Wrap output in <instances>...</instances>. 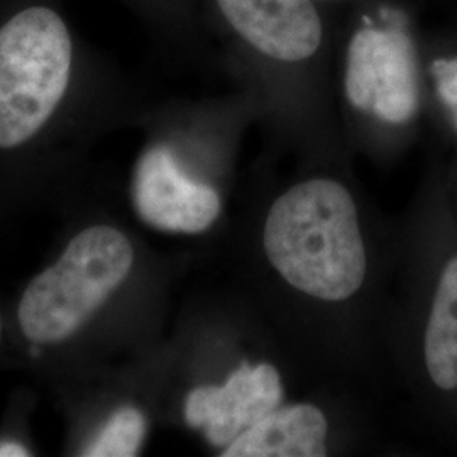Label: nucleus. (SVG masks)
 I'll list each match as a JSON object with an SVG mask.
<instances>
[{
    "mask_svg": "<svg viewBox=\"0 0 457 457\" xmlns=\"http://www.w3.org/2000/svg\"><path fill=\"white\" fill-rule=\"evenodd\" d=\"M328 420L312 403L279 405L260 422L247 427L224 457H322L327 454Z\"/></svg>",
    "mask_w": 457,
    "mask_h": 457,
    "instance_id": "obj_9",
    "label": "nucleus"
},
{
    "mask_svg": "<svg viewBox=\"0 0 457 457\" xmlns=\"http://www.w3.org/2000/svg\"><path fill=\"white\" fill-rule=\"evenodd\" d=\"M283 381L268 362H243L222 385L196 386L185 398L187 424L202 428L213 447L224 449L247 427L283 402Z\"/></svg>",
    "mask_w": 457,
    "mask_h": 457,
    "instance_id": "obj_7",
    "label": "nucleus"
},
{
    "mask_svg": "<svg viewBox=\"0 0 457 457\" xmlns=\"http://www.w3.org/2000/svg\"><path fill=\"white\" fill-rule=\"evenodd\" d=\"M2 334H4V322H2V315H0V343H2Z\"/></svg>",
    "mask_w": 457,
    "mask_h": 457,
    "instance_id": "obj_13",
    "label": "nucleus"
},
{
    "mask_svg": "<svg viewBox=\"0 0 457 457\" xmlns=\"http://www.w3.org/2000/svg\"><path fill=\"white\" fill-rule=\"evenodd\" d=\"M454 215H456V220H457V190H456V207H454Z\"/></svg>",
    "mask_w": 457,
    "mask_h": 457,
    "instance_id": "obj_14",
    "label": "nucleus"
},
{
    "mask_svg": "<svg viewBox=\"0 0 457 457\" xmlns=\"http://www.w3.org/2000/svg\"><path fill=\"white\" fill-rule=\"evenodd\" d=\"M98 71L65 0H0V154L41 145Z\"/></svg>",
    "mask_w": 457,
    "mask_h": 457,
    "instance_id": "obj_1",
    "label": "nucleus"
},
{
    "mask_svg": "<svg viewBox=\"0 0 457 457\" xmlns=\"http://www.w3.org/2000/svg\"><path fill=\"white\" fill-rule=\"evenodd\" d=\"M232 29L279 62H302L322 43V21L312 0H215Z\"/></svg>",
    "mask_w": 457,
    "mask_h": 457,
    "instance_id": "obj_8",
    "label": "nucleus"
},
{
    "mask_svg": "<svg viewBox=\"0 0 457 457\" xmlns=\"http://www.w3.org/2000/svg\"><path fill=\"white\" fill-rule=\"evenodd\" d=\"M428 71L436 88V96L449 114L451 124L457 132V56L434 60Z\"/></svg>",
    "mask_w": 457,
    "mask_h": 457,
    "instance_id": "obj_11",
    "label": "nucleus"
},
{
    "mask_svg": "<svg viewBox=\"0 0 457 457\" xmlns=\"http://www.w3.org/2000/svg\"><path fill=\"white\" fill-rule=\"evenodd\" d=\"M453 217V213H451ZM449 217V220H451ZM434 249L419 307L417 373L420 388L449 427L457 428V220Z\"/></svg>",
    "mask_w": 457,
    "mask_h": 457,
    "instance_id": "obj_4",
    "label": "nucleus"
},
{
    "mask_svg": "<svg viewBox=\"0 0 457 457\" xmlns=\"http://www.w3.org/2000/svg\"><path fill=\"white\" fill-rule=\"evenodd\" d=\"M146 415L132 405L115 410L100 428L82 456L132 457L136 456L146 439Z\"/></svg>",
    "mask_w": 457,
    "mask_h": 457,
    "instance_id": "obj_10",
    "label": "nucleus"
},
{
    "mask_svg": "<svg viewBox=\"0 0 457 457\" xmlns=\"http://www.w3.org/2000/svg\"><path fill=\"white\" fill-rule=\"evenodd\" d=\"M31 456L28 447L14 441L0 442V457H24Z\"/></svg>",
    "mask_w": 457,
    "mask_h": 457,
    "instance_id": "obj_12",
    "label": "nucleus"
},
{
    "mask_svg": "<svg viewBox=\"0 0 457 457\" xmlns=\"http://www.w3.org/2000/svg\"><path fill=\"white\" fill-rule=\"evenodd\" d=\"M134 258L131 239L120 228L97 224L77 232L21 296L17 322L22 336L36 345L73 337L124 285Z\"/></svg>",
    "mask_w": 457,
    "mask_h": 457,
    "instance_id": "obj_3",
    "label": "nucleus"
},
{
    "mask_svg": "<svg viewBox=\"0 0 457 457\" xmlns=\"http://www.w3.org/2000/svg\"><path fill=\"white\" fill-rule=\"evenodd\" d=\"M132 200L147 226L173 234L205 232L222 212L219 192L192 179L166 143H154L139 156L132 177Z\"/></svg>",
    "mask_w": 457,
    "mask_h": 457,
    "instance_id": "obj_6",
    "label": "nucleus"
},
{
    "mask_svg": "<svg viewBox=\"0 0 457 457\" xmlns=\"http://www.w3.org/2000/svg\"><path fill=\"white\" fill-rule=\"evenodd\" d=\"M345 97L360 111L390 126H405L420 109V79L409 36L395 29L362 28L347 49Z\"/></svg>",
    "mask_w": 457,
    "mask_h": 457,
    "instance_id": "obj_5",
    "label": "nucleus"
},
{
    "mask_svg": "<svg viewBox=\"0 0 457 457\" xmlns=\"http://www.w3.org/2000/svg\"><path fill=\"white\" fill-rule=\"evenodd\" d=\"M262 251L290 288L326 303L358 295L368 275L358 205L332 179L300 181L278 196L264 219Z\"/></svg>",
    "mask_w": 457,
    "mask_h": 457,
    "instance_id": "obj_2",
    "label": "nucleus"
}]
</instances>
